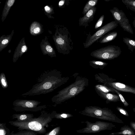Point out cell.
I'll use <instances>...</instances> for the list:
<instances>
[{"label":"cell","instance_id":"cell-2","mask_svg":"<svg viewBox=\"0 0 135 135\" xmlns=\"http://www.w3.org/2000/svg\"><path fill=\"white\" fill-rule=\"evenodd\" d=\"M88 85L86 78L77 77L74 81L57 92L51 98L52 102L59 104L76 96L84 90Z\"/></svg>","mask_w":135,"mask_h":135},{"label":"cell","instance_id":"cell-30","mask_svg":"<svg viewBox=\"0 0 135 135\" xmlns=\"http://www.w3.org/2000/svg\"><path fill=\"white\" fill-rule=\"evenodd\" d=\"M27 118V116L25 114L22 115H20V119L21 120H23L26 119Z\"/></svg>","mask_w":135,"mask_h":135},{"label":"cell","instance_id":"cell-9","mask_svg":"<svg viewBox=\"0 0 135 135\" xmlns=\"http://www.w3.org/2000/svg\"><path fill=\"white\" fill-rule=\"evenodd\" d=\"M115 21L117 22L124 31L131 34H134L133 30L128 19L124 12L116 7H114L110 10Z\"/></svg>","mask_w":135,"mask_h":135},{"label":"cell","instance_id":"cell-29","mask_svg":"<svg viewBox=\"0 0 135 135\" xmlns=\"http://www.w3.org/2000/svg\"><path fill=\"white\" fill-rule=\"evenodd\" d=\"M67 1H65V0H62L60 1L59 3V7L62 6L64 5L65 3H66Z\"/></svg>","mask_w":135,"mask_h":135},{"label":"cell","instance_id":"cell-36","mask_svg":"<svg viewBox=\"0 0 135 135\" xmlns=\"http://www.w3.org/2000/svg\"><path fill=\"white\" fill-rule=\"evenodd\" d=\"M133 111L135 112V108H133Z\"/></svg>","mask_w":135,"mask_h":135},{"label":"cell","instance_id":"cell-25","mask_svg":"<svg viewBox=\"0 0 135 135\" xmlns=\"http://www.w3.org/2000/svg\"><path fill=\"white\" fill-rule=\"evenodd\" d=\"M73 116V115L71 114L67 113L57 114V117L60 118H67Z\"/></svg>","mask_w":135,"mask_h":135},{"label":"cell","instance_id":"cell-23","mask_svg":"<svg viewBox=\"0 0 135 135\" xmlns=\"http://www.w3.org/2000/svg\"><path fill=\"white\" fill-rule=\"evenodd\" d=\"M104 18V15H102L100 16L95 25L94 27L95 29H98L102 26L103 24Z\"/></svg>","mask_w":135,"mask_h":135},{"label":"cell","instance_id":"cell-27","mask_svg":"<svg viewBox=\"0 0 135 135\" xmlns=\"http://www.w3.org/2000/svg\"><path fill=\"white\" fill-rule=\"evenodd\" d=\"M116 109L120 113L124 115L127 117L129 116V115L127 111L123 108L119 107H117Z\"/></svg>","mask_w":135,"mask_h":135},{"label":"cell","instance_id":"cell-5","mask_svg":"<svg viewBox=\"0 0 135 135\" xmlns=\"http://www.w3.org/2000/svg\"><path fill=\"white\" fill-rule=\"evenodd\" d=\"M120 48L118 46L109 45L92 51L90 55L102 60H111L118 57L121 53Z\"/></svg>","mask_w":135,"mask_h":135},{"label":"cell","instance_id":"cell-33","mask_svg":"<svg viewBox=\"0 0 135 135\" xmlns=\"http://www.w3.org/2000/svg\"><path fill=\"white\" fill-rule=\"evenodd\" d=\"M8 42V40L5 39L3 40L2 42V44H7Z\"/></svg>","mask_w":135,"mask_h":135},{"label":"cell","instance_id":"cell-6","mask_svg":"<svg viewBox=\"0 0 135 135\" xmlns=\"http://www.w3.org/2000/svg\"><path fill=\"white\" fill-rule=\"evenodd\" d=\"M86 127L82 129L76 130L77 132L82 133H95L106 130H111L115 127L111 123L97 121L93 123L87 120L85 122Z\"/></svg>","mask_w":135,"mask_h":135},{"label":"cell","instance_id":"cell-10","mask_svg":"<svg viewBox=\"0 0 135 135\" xmlns=\"http://www.w3.org/2000/svg\"><path fill=\"white\" fill-rule=\"evenodd\" d=\"M97 8L93 7L89 10L83 17H80L79 20V26H84L85 28L88 26V24L93 20Z\"/></svg>","mask_w":135,"mask_h":135},{"label":"cell","instance_id":"cell-22","mask_svg":"<svg viewBox=\"0 0 135 135\" xmlns=\"http://www.w3.org/2000/svg\"><path fill=\"white\" fill-rule=\"evenodd\" d=\"M113 88L114 91L118 95L119 97L120 98V100L123 104L124 106L126 107L128 106L129 105V104L125 100L123 95L120 93V92L118 91V90H116Z\"/></svg>","mask_w":135,"mask_h":135},{"label":"cell","instance_id":"cell-3","mask_svg":"<svg viewBox=\"0 0 135 135\" xmlns=\"http://www.w3.org/2000/svg\"><path fill=\"white\" fill-rule=\"evenodd\" d=\"M82 115L98 119L107 120L119 123H124L110 109L95 106H89L85 107L81 112Z\"/></svg>","mask_w":135,"mask_h":135},{"label":"cell","instance_id":"cell-12","mask_svg":"<svg viewBox=\"0 0 135 135\" xmlns=\"http://www.w3.org/2000/svg\"><path fill=\"white\" fill-rule=\"evenodd\" d=\"M95 91L100 97L109 102H116L120 100L119 97L118 95L105 93L97 90Z\"/></svg>","mask_w":135,"mask_h":135},{"label":"cell","instance_id":"cell-1","mask_svg":"<svg viewBox=\"0 0 135 135\" xmlns=\"http://www.w3.org/2000/svg\"><path fill=\"white\" fill-rule=\"evenodd\" d=\"M69 77H62L61 72L54 69L43 72L37 79V83L23 97L33 96L51 92L67 82Z\"/></svg>","mask_w":135,"mask_h":135},{"label":"cell","instance_id":"cell-20","mask_svg":"<svg viewBox=\"0 0 135 135\" xmlns=\"http://www.w3.org/2000/svg\"><path fill=\"white\" fill-rule=\"evenodd\" d=\"M122 1L128 9L135 12V0H122Z\"/></svg>","mask_w":135,"mask_h":135},{"label":"cell","instance_id":"cell-15","mask_svg":"<svg viewBox=\"0 0 135 135\" xmlns=\"http://www.w3.org/2000/svg\"><path fill=\"white\" fill-rule=\"evenodd\" d=\"M98 2V0L88 1L83 8L82 14L85 15L90 9L95 7Z\"/></svg>","mask_w":135,"mask_h":135},{"label":"cell","instance_id":"cell-14","mask_svg":"<svg viewBox=\"0 0 135 135\" xmlns=\"http://www.w3.org/2000/svg\"><path fill=\"white\" fill-rule=\"evenodd\" d=\"M117 35L118 33L116 31L109 32L100 38L98 40V42L102 44L110 42L114 40Z\"/></svg>","mask_w":135,"mask_h":135},{"label":"cell","instance_id":"cell-13","mask_svg":"<svg viewBox=\"0 0 135 135\" xmlns=\"http://www.w3.org/2000/svg\"><path fill=\"white\" fill-rule=\"evenodd\" d=\"M109 135H135V131L130 127L125 125L121 128L119 131L111 133Z\"/></svg>","mask_w":135,"mask_h":135},{"label":"cell","instance_id":"cell-18","mask_svg":"<svg viewBox=\"0 0 135 135\" xmlns=\"http://www.w3.org/2000/svg\"><path fill=\"white\" fill-rule=\"evenodd\" d=\"M90 66L95 69H103L108 64L107 63L101 61L94 60L89 61Z\"/></svg>","mask_w":135,"mask_h":135},{"label":"cell","instance_id":"cell-24","mask_svg":"<svg viewBox=\"0 0 135 135\" xmlns=\"http://www.w3.org/2000/svg\"><path fill=\"white\" fill-rule=\"evenodd\" d=\"M15 1L14 0H9L8 1L7 6V7H6L5 8V9L3 13V17H6V14L7 11V9L8 11L10 7L13 5Z\"/></svg>","mask_w":135,"mask_h":135},{"label":"cell","instance_id":"cell-16","mask_svg":"<svg viewBox=\"0 0 135 135\" xmlns=\"http://www.w3.org/2000/svg\"><path fill=\"white\" fill-rule=\"evenodd\" d=\"M123 41L132 52L135 49V40L127 37L123 38Z\"/></svg>","mask_w":135,"mask_h":135},{"label":"cell","instance_id":"cell-19","mask_svg":"<svg viewBox=\"0 0 135 135\" xmlns=\"http://www.w3.org/2000/svg\"><path fill=\"white\" fill-rule=\"evenodd\" d=\"M28 128L35 131H39L42 128V126L39 122L37 121L29 122L27 124Z\"/></svg>","mask_w":135,"mask_h":135},{"label":"cell","instance_id":"cell-26","mask_svg":"<svg viewBox=\"0 0 135 135\" xmlns=\"http://www.w3.org/2000/svg\"><path fill=\"white\" fill-rule=\"evenodd\" d=\"M60 127H58L53 129L47 135H58L60 131Z\"/></svg>","mask_w":135,"mask_h":135},{"label":"cell","instance_id":"cell-34","mask_svg":"<svg viewBox=\"0 0 135 135\" xmlns=\"http://www.w3.org/2000/svg\"><path fill=\"white\" fill-rule=\"evenodd\" d=\"M45 9L47 12H49L50 10V8L48 6H46L45 7Z\"/></svg>","mask_w":135,"mask_h":135},{"label":"cell","instance_id":"cell-31","mask_svg":"<svg viewBox=\"0 0 135 135\" xmlns=\"http://www.w3.org/2000/svg\"><path fill=\"white\" fill-rule=\"evenodd\" d=\"M40 31V29L38 27L35 28L33 30V32L35 33H38Z\"/></svg>","mask_w":135,"mask_h":135},{"label":"cell","instance_id":"cell-4","mask_svg":"<svg viewBox=\"0 0 135 135\" xmlns=\"http://www.w3.org/2000/svg\"><path fill=\"white\" fill-rule=\"evenodd\" d=\"M58 32L55 40L58 51L64 55L68 54L73 49V43L70 33L68 28L63 26L59 29Z\"/></svg>","mask_w":135,"mask_h":135},{"label":"cell","instance_id":"cell-32","mask_svg":"<svg viewBox=\"0 0 135 135\" xmlns=\"http://www.w3.org/2000/svg\"><path fill=\"white\" fill-rule=\"evenodd\" d=\"M27 49V47L25 45H24L22 46L21 48V51L22 53L25 52Z\"/></svg>","mask_w":135,"mask_h":135},{"label":"cell","instance_id":"cell-21","mask_svg":"<svg viewBox=\"0 0 135 135\" xmlns=\"http://www.w3.org/2000/svg\"><path fill=\"white\" fill-rule=\"evenodd\" d=\"M0 83L2 88L4 89L7 88L8 85L4 73H1L0 75Z\"/></svg>","mask_w":135,"mask_h":135},{"label":"cell","instance_id":"cell-8","mask_svg":"<svg viewBox=\"0 0 135 135\" xmlns=\"http://www.w3.org/2000/svg\"><path fill=\"white\" fill-rule=\"evenodd\" d=\"M41 103L35 100L17 99L14 101L13 105L16 110L37 111L46 107L45 105L38 106Z\"/></svg>","mask_w":135,"mask_h":135},{"label":"cell","instance_id":"cell-11","mask_svg":"<svg viewBox=\"0 0 135 135\" xmlns=\"http://www.w3.org/2000/svg\"><path fill=\"white\" fill-rule=\"evenodd\" d=\"M109 87L120 91L132 93L135 94V88L119 82H109L105 83Z\"/></svg>","mask_w":135,"mask_h":135},{"label":"cell","instance_id":"cell-35","mask_svg":"<svg viewBox=\"0 0 135 135\" xmlns=\"http://www.w3.org/2000/svg\"><path fill=\"white\" fill-rule=\"evenodd\" d=\"M132 23L133 26L135 28V18H134V19Z\"/></svg>","mask_w":135,"mask_h":135},{"label":"cell","instance_id":"cell-7","mask_svg":"<svg viewBox=\"0 0 135 135\" xmlns=\"http://www.w3.org/2000/svg\"><path fill=\"white\" fill-rule=\"evenodd\" d=\"M118 24L115 20L112 21L102 27L92 35L89 33L85 42L83 43L84 48H86L90 46L101 37L116 28Z\"/></svg>","mask_w":135,"mask_h":135},{"label":"cell","instance_id":"cell-17","mask_svg":"<svg viewBox=\"0 0 135 135\" xmlns=\"http://www.w3.org/2000/svg\"><path fill=\"white\" fill-rule=\"evenodd\" d=\"M95 90H98L105 93H108L109 92H115L113 88L101 85H95Z\"/></svg>","mask_w":135,"mask_h":135},{"label":"cell","instance_id":"cell-28","mask_svg":"<svg viewBox=\"0 0 135 135\" xmlns=\"http://www.w3.org/2000/svg\"><path fill=\"white\" fill-rule=\"evenodd\" d=\"M130 127L135 131V122L131 121L130 123Z\"/></svg>","mask_w":135,"mask_h":135}]
</instances>
